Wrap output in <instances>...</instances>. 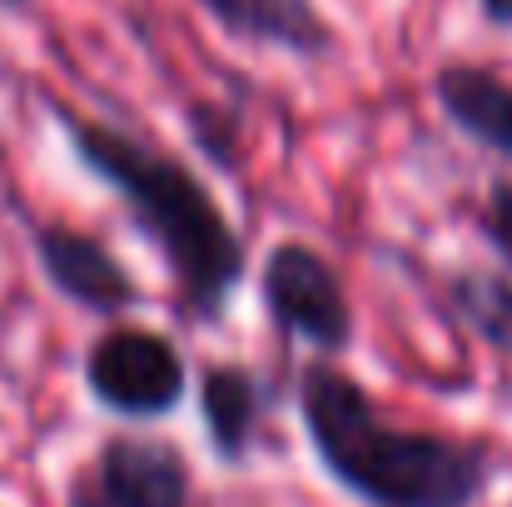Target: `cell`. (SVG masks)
Masks as SVG:
<instances>
[{
    "mask_svg": "<svg viewBox=\"0 0 512 507\" xmlns=\"http://www.w3.org/2000/svg\"><path fill=\"white\" fill-rule=\"evenodd\" d=\"M80 378L95 408L125 423H160L189 398V358L179 353V343L130 319H115L90 338Z\"/></svg>",
    "mask_w": 512,
    "mask_h": 507,
    "instance_id": "277c9868",
    "label": "cell"
},
{
    "mask_svg": "<svg viewBox=\"0 0 512 507\" xmlns=\"http://www.w3.org/2000/svg\"><path fill=\"white\" fill-rule=\"evenodd\" d=\"M35 0H0V10H10V15H25Z\"/></svg>",
    "mask_w": 512,
    "mask_h": 507,
    "instance_id": "4fadbf2b",
    "label": "cell"
},
{
    "mask_svg": "<svg viewBox=\"0 0 512 507\" xmlns=\"http://www.w3.org/2000/svg\"><path fill=\"white\" fill-rule=\"evenodd\" d=\"M478 229L483 239L493 244V254L512 269V179H498L483 199V214H478Z\"/></svg>",
    "mask_w": 512,
    "mask_h": 507,
    "instance_id": "8fae6325",
    "label": "cell"
},
{
    "mask_svg": "<svg viewBox=\"0 0 512 507\" xmlns=\"http://www.w3.org/2000/svg\"><path fill=\"white\" fill-rule=\"evenodd\" d=\"M304 438L319 468L363 507H473L493 458L473 438L398 428L334 358H309L294 383Z\"/></svg>",
    "mask_w": 512,
    "mask_h": 507,
    "instance_id": "7a4b0ae2",
    "label": "cell"
},
{
    "mask_svg": "<svg viewBox=\"0 0 512 507\" xmlns=\"http://www.w3.org/2000/svg\"><path fill=\"white\" fill-rule=\"evenodd\" d=\"M448 304L453 314L483 338L488 348L512 358V279L493 269H453L448 274Z\"/></svg>",
    "mask_w": 512,
    "mask_h": 507,
    "instance_id": "30bf717a",
    "label": "cell"
},
{
    "mask_svg": "<svg viewBox=\"0 0 512 507\" xmlns=\"http://www.w3.org/2000/svg\"><path fill=\"white\" fill-rule=\"evenodd\" d=\"M259 309L284 348H314L319 358H339L358 338L348 284L304 239H279L259 259Z\"/></svg>",
    "mask_w": 512,
    "mask_h": 507,
    "instance_id": "3957f363",
    "label": "cell"
},
{
    "mask_svg": "<svg viewBox=\"0 0 512 507\" xmlns=\"http://www.w3.org/2000/svg\"><path fill=\"white\" fill-rule=\"evenodd\" d=\"M194 398H199V428L204 443L214 453V463L224 468H244L259 448L264 433V413H269V388L254 368L214 358L199 368L194 378Z\"/></svg>",
    "mask_w": 512,
    "mask_h": 507,
    "instance_id": "52a82bcc",
    "label": "cell"
},
{
    "mask_svg": "<svg viewBox=\"0 0 512 507\" xmlns=\"http://www.w3.org/2000/svg\"><path fill=\"white\" fill-rule=\"evenodd\" d=\"M229 40L274 50L289 60H324L334 55L339 35L314 0H194Z\"/></svg>",
    "mask_w": 512,
    "mask_h": 507,
    "instance_id": "ba28073f",
    "label": "cell"
},
{
    "mask_svg": "<svg viewBox=\"0 0 512 507\" xmlns=\"http://www.w3.org/2000/svg\"><path fill=\"white\" fill-rule=\"evenodd\" d=\"M65 507H199L184 448L155 433H110L65 483Z\"/></svg>",
    "mask_w": 512,
    "mask_h": 507,
    "instance_id": "5b68a950",
    "label": "cell"
},
{
    "mask_svg": "<svg viewBox=\"0 0 512 507\" xmlns=\"http://www.w3.org/2000/svg\"><path fill=\"white\" fill-rule=\"evenodd\" d=\"M433 100L453 130H463L473 145L503 155L512 165V80H503L488 65L448 60L433 70Z\"/></svg>",
    "mask_w": 512,
    "mask_h": 507,
    "instance_id": "9c48e42d",
    "label": "cell"
},
{
    "mask_svg": "<svg viewBox=\"0 0 512 507\" xmlns=\"http://www.w3.org/2000/svg\"><path fill=\"white\" fill-rule=\"evenodd\" d=\"M45 110L55 115L75 169L90 174L120 204L130 229L160 254L184 319L199 329L224 324L244 289L249 249L209 179L174 150L140 140L135 130L90 120L55 95L45 100Z\"/></svg>",
    "mask_w": 512,
    "mask_h": 507,
    "instance_id": "6da1fadb",
    "label": "cell"
},
{
    "mask_svg": "<svg viewBox=\"0 0 512 507\" xmlns=\"http://www.w3.org/2000/svg\"><path fill=\"white\" fill-rule=\"evenodd\" d=\"M30 254H35L40 279L80 314L115 324L130 309L145 304L135 269L95 229H80V224H65V219H40V224H30Z\"/></svg>",
    "mask_w": 512,
    "mask_h": 507,
    "instance_id": "8992f818",
    "label": "cell"
},
{
    "mask_svg": "<svg viewBox=\"0 0 512 507\" xmlns=\"http://www.w3.org/2000/svg\"><path fill=\"white\" fill-rule=\"evenodd\" d=\"M478 15L498 30H512V0H478Z\"/></svg>",
    "mask_w": 512,
    "mask_h": 507,
    "instance_id": "7c38bea8",
    "label": "cell"
}]
</instances>
